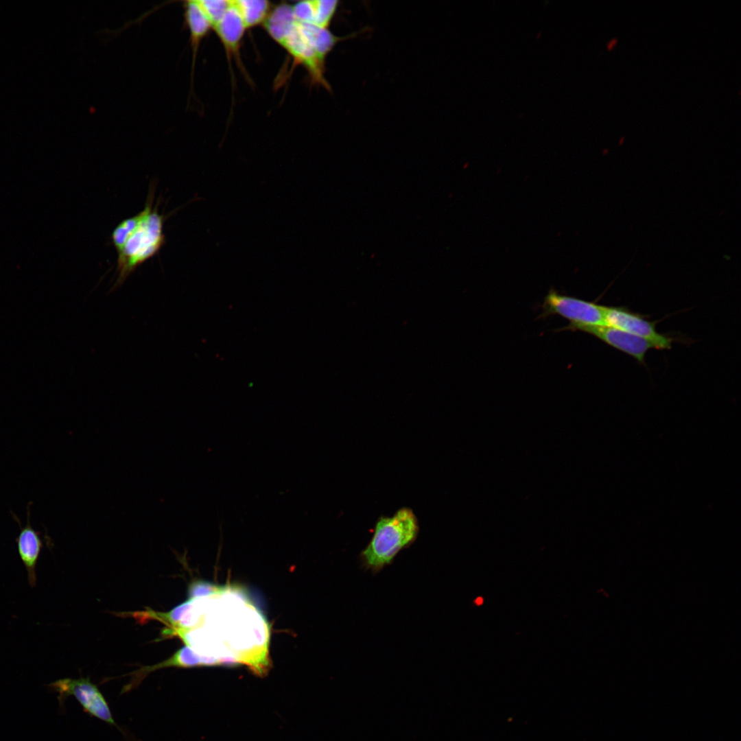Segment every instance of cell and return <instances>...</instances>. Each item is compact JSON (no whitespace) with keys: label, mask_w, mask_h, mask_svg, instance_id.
<instances>
[{"label":"cell","mask_w":741,"mask_h":741,"mask_svg":"<svg viewBox=\"0 0 741 741\" xmlns=\"http://www.w3.org/2000/svg\"><path fill=\"white\" fill-rule=\"evenodd\" d=\"M483 601H484V600H483V598H481V597H478V598H476V600H475V603H476L477 604H478V605H480V604H482L483 603Z\"/></svg>","instance_id":"ac0fdd59"},{"label":"cell","mask_w":741,"mask_h":741,"mask_svg":"<svg viewBox=\"0 0 741 741\" xmlns=\"http://www.w3.org/2000/svg\"><path fill=\"white\" fill-rule=\"evenodd\" d=\"M295 19L301 23L313 25L314 4L313 0H305L292 5Z\"/></svg>","instance_id":"e0dca14e"},{"label":"cell","mask_w":741,"mask_h":741,"mask_svg":"<svg viewBox=\"0 0 741 741\" xmlns=\"http://www.w3.org/2000/svg\"><path fill=\"white\" fill-rule=\"evenodd\" d=\"M224 47L228 59L237 58L241 41L246 30L242 17L231 0L230 7L213 28Z\"/></svg>","instance_id":"30bf717a"},{"label":"cell","mask_w":741,"mask_h":741,"mask_svg":"<svg viewBox=\"0 0 741 741\" xmlns=\"http://www.w3.org/2000/svg\"><path fill=\"white\" fill-rule=\"evenodd\" d=\"M543 308L545 314H558L567 319L570 324L565 327L566 329L604 325L603 305L562 295L554 290H550L546 295Z\"/></svg>","instance_id":"277c9868"},{"label":"cell","mask_w":741,"mask_h":741,"mask_svg":"<svg viewBox=\"0 0 741 741\" xmlns=\"http://www.w3.org/2000/svg\"><path fill=\"white\" fill-rule=\"evenodd\" d=\"M604 325L615 327L650 342L654 348L668 349L672 340L655 328L654 322L623 307L603 306Z\"/></svg>","instance_id":"52a82bcc"},{"label":"cell","mask_w":741,"mask_h":741,"mask_svg":"<svg viewBox=\"0 0 741 741\" xmlns=\"http://www.w3.org/2000/svg\"><path fill=\"white\" fill-rule=\"evenodd\" d=\"M154 192L150 187L144 209L135 215L122 220L113 229L111 240L117 253L121 250L128 239L152 211Z\"/></svg>","instance_id":"4fadbf2b"},{"label":"cell","mask_w":741,"mask_h":741,"mask_svg":"<svg viewBox=\"0 0 741 741\" xmlns=\"http://www.w3.org/2000/svg\"><path fill=\"white\" fill-rule=\"evenodd\" d=\"M313 25L323 29H329L338 6L336 0H313Z\"/></svg>","instance_id":"9a60e30c"},{"label":"cell","mask_w":741,"mask_h":741,"mask_svg":"<svg viewBox=\"0 0 741 741\" xmlns=\"http://www.w3.org/2000/svg\"><path fill=\"white\" fill-rule=\"evenodd\" d=\"M185 19L190 32L191 44L193 50V61L196 59V52L202 39L211 28V25L202 12L197 0L185 2Z\"/></svg>","instance_id":"7c38bea8"},{"label":"cell","mask_w":741,"mask_h":741,"mask_svg":"<svg viewBox=\"0 0 741 741\" xmlns=\"http://www.w3.org/2000/svg\"><path fill=\"white\" fill-rule=\"evenodd\" d=\"M48 686L51 690L58 693L60 705H62L67 697L73 696L86 712L110 725H116L104 696L88 678L62 679L51 683Z\"/></svg>","instance_id":"5b68a950"},{"label":"cell","mask_w":741,"mask_h":741,"mask_svg":"<svg viewBox=\"0 0 741 741\" xmlns=\"http://www.w3.org/2000/svg\"><path fill=\"white\" fill-rule=\"evenodd\" d=\"M213 29L230 7L231 0H197Z\"/></svg>","instance_id":"2e32d148"},{"label":"cell","mask_w":741,"mask_h":741,"mask_svg":"<svg viewBox=\"0 0 741 741\" xmlns=\"http://www.w3.org/2000/svg\"><path fill=\"white\" fill-rule=\"evenodd\" d=\"M418 519L408 507L399 509L392 516H381L377 521L373 536L361 553L368 568L378 571L390 564L395 556L416 539Z\"/></svg>","instance_id":"7a4b0ae2"},{"label":"cell","mask_w":741,"mask_h":741,"mask_svg":"<svg viewBox=\"0 0 741 741\" xmlns=\"http://www.w3.org/2000/svg\"><path fill=\"white\" fill-rule=\"evenodd\" d=\"M295 21L292 5L283 3L271 9L263 24L269 36L280 45Z\"/></svg>","instance_id":"8fae6325"},{"label":"cell","mask_w":741,"mask_h":741,"mask_svg":"<svg viewBox=\"0 0 741 741\" xmlns=\"http://www.w3.org/2000/svg\"><path fill=\"white\" fill-rule=\"evenodd\" d=\"M247 29L263 23L270 10V3L266 0H233Z\"/></svg>","instance_id":"5bb4252c"},{"label":"cell","mask_w":741,"mask_h":741,"mask_svg":"<svg viewBox=\"0 0 741 741\" xmlns=\"http://www.w3.org/2000/svg\"><path fill=\"white\" fill-rule=\"evenodd\" d=\"M574 330L589 333L611 346L644 362L648 349L654 347L648 340L623 330L607 325L579 327Z\"/></svg>","instance_id":"ba28073f"},{"label":"cell","mask_w":741,"mask_h":741,"mask_svg":"<svg viewBox=\"0 0 741 741\" xmlns=\"http://www.w3.org/2000/svg\"><path fill=\"white\" fill-rule=\"evenodd\" d=\"M32 504V502H30L27 506V520L24 526H21L20 519L12 510H10V513L20 528V532L15 539L18 553L26 568L28 583L31 587H34L36 583V567L43 543L40 537V533L36 531L30 524V508Z\"/></svg>","instance_id":"9c48e42d"},{"label":"cell","mask_w":741,"mask_h":741,"mask_svg":"<svg viewBox=\"0 0 741 741\" xmlns=\"http://www.w3.org/2000/svg\"><path fill=\"white\" fill-rule=\"evenodd\" d=\"M164 215L157 207L141 223L118 253L117 278L114 288L121 285L128 277L143 262L154 256L165 243L163 232Z\"/></svg>","instance_id":"3957f363"},{"label":"cell","mask_w":741,"mask_h":741,"mask_svg":"<svg viewBox=\"0 0 741 741\" xmlns=\"http://www.w3.org/2000/svg\"><path fill=\"white\" fill-rule=\"evenodd\" d=\"M178 635L200 656L217 665L244 663L258 674L269 665L268 623L237 588L220 587L178 607Z\"/></svg>","instance_id":"6da1fadb"},{"label":"cell","mask_w":741,"mask_h":741,"mask_svg":"<svg viewBox=\"0 0 741 741\" xmlns=\"http://www.w3.org/2000/svg\"><path fill=\"white\" fill-rule=\"evenodd\" d=\"M280 45L283 47L298 64L308 71L311 81L330 90L325 76V62L317 54L313 43L302 25L295 21Z\"/></svg>","instance_id":"8992f818"}]
</instances>
